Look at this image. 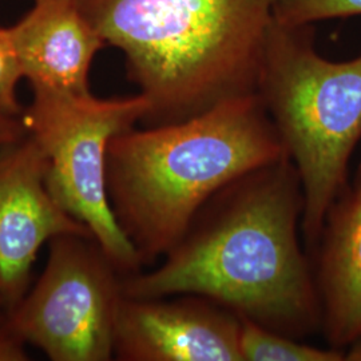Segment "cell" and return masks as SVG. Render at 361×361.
<instances>
[{"label":"cell","mask_w":361,"mask_h":361,"mask_svg":"<svg viewBox=\"0 0 361 361\" xmlns=\"http://www.w3.org/2000/svg\"><path fill=\"white\" fill-rule=\"evenodd\" d=\"M23 78L10 28L0 27V113L22 116L16 87Z\"/></svg>","instance_id":"cell-13"},{"label":"cell","mask_w":361,"mask_h":361,"mask_svg":"<svg viewBox=\"0 0 361 361\" xmlns=\"http://www.w3.org/2000/svg\"><path fill=\"white\" fill-rule=\"evenodd\" d=\"M119 49L150 104L149 126L256 92L277 0H75Z\"/></svg>","instance_id":"cell-3"},{"label":"cell","mask_w":361,"mask_h":361,"mask_svg":"<svg viewBox=\"0 0 361 361\" xmlns=\"http://www.w3.org/2000/svg\"><path fill=\"white\" fill-rule=\"evenodd\" d=\"M114 356L123 361H243L240 319L197 295L123 296Z\"/></svg>","instance_id":"cell-8"},{"label":"cell","mask_w":361,"mask_h":361,"mask_svg":"<svg viewBox=\"0 0 361 361\" xmlns=\"http://www.w3.org/2000/svg\"><path fill=\"white\" fill-rule=\"evenodd\" d=\"M345 361H361V335L345 349Z\"/></svg>","instance_id":"cell-16"},{"label":"cell","mask_w":361,"mask_h":361,"mask_svg":"<svg viewBox=\"0 0 361 361\" xmlns=\"http://www.w3.org/2000/svg\"><path fill=\"white\" fill-rule=\"evenodd\" d=\"M304 192L289 157L213 194L150 271L122 277L123 296L197 295L274 332H322V307L300 234Z\"/></svg>","instance_id":"cell-1"},{"label":"cell","mask_w":361,"mask_h":361,"mask_svg":"<svg viewBox=\"0 0 361 361\" xmlns=\"http://www.w3.org/2000/svg\"><path fill=\"white\" fill-rule=\"evenodd\" d=\"M256 94L300 176L305 200L301 237L310 253L361 141V54L328 61L316 50L313 25L273 19Z\"/></svg>","instance_id":"cell-4"},{"label":"cell","mask_w":361,"mask_h":361,"mask_svg":"<svg viewBox=\"0 0 361 361\" xmlns=\"http://www.w3.org/2000/svg\"><path fill=\"white\" fill-rule=\"evenodd\" d=\"M256 92L180 122L130 129L107 149V193L145 265L178 243L197 212L225 185L286 158Z\"/></svg>","instance_id":"cell-2"},{"label":"cell","mask_w":361,"mask_h":361,"mask_svg":"<svg viewBox=\"0 0 361 361\" xmlns=\"http://www.w3.org/2000/svg\"><path fill=\"white\" fill-rule=\"evenodd\" d=\"M27 360L23 343L13 335L7 317H0V361Z\"/></svg>","instance_id":"cell-14"},{"label":"cell","mask_w":361,"mask_h":361,"mask_svg":"<svg viewBox=\"0 0 361 361\" xmlns=\"http://www.w3.org/2000/svg\"><path fill=\"white\" fill-rule=\"evenodd\" d=\"M361 15V0H277L273 19L283 25H313Z\"/></svg>","instance_id":"cell-12"},{"label":"cell","mask_w":361,"mask_h":361,"mask_svg":"<svg viewBox=\"0 0 361 361\" xmlns=\"http://www.w3.org/2000/svg\"><path fill=\"white\" fill-rule=\"evenodd\" d=\"M243 361H345V350L320 348L240 317Z\"/></svg>","instance_id":"cell-11"},{"label":"cell","mask_w":361,"mask_h":361,"mask_svg":"<svg viewBox=\"0 0 361 361\" xmlns=\"http://www.w3.org/2000/svg\"><path fill=\"white\" fill-rule=\"evenodd\" d=\"M329 347L345 349L361 335V161L328 207L310 253Z\"/></svg>","instance_id":"cell-9"},{"label":"cell","mask_w":361,"mask_h":361,"mask_svg":"<svg viewBox=\"0 0 361 361\" xmlns=\"http://www.w3.org/2000/svg\"><path fill=\"white\" fill-rule=\"evenodd\" d=\"M49 245L38 283L7 313L10 329L52 361L111 360L121 273L89 235H59Z\"/></svg>","instance_id":"cell-6"},{"label":"cell","mask_w":361,"mask_h":361,"mask_svg":"<svg viewBox=\"0 0 361 361\" xmlns=\"http://www.w3.org/2000/svg\"><path fill=\"white\" fill-rule=\"evenodd\" d=\"M47 170L46 155L28 134L0 149V304L7 310L26 295L42 246L66 234L92 237L55 201Z\"/></svg>","instance_id":"cell-7"},{"label":"cell","mask_w":361,"mask_h":361,"mask_svg":"<svg viewBox=\"0 0 361 361\" xmlns=\"http://www.w3.org/2000/svg\"><path fill=\"white\" fill-rule=\"evenodd\" d=\"M23 110L27 134L49 162L47 188L66 212L90 231L122 277L142 271V262L121 229L107 193L110 141L145 121L150 104L142 94L101 99L32 90Z\"/></svg>","instance_id":"cell-5"},{"label":"cell","mask_w":361,"mask_h":361,"mask_svg":"<svg viewBox=\"0 0 361 361\" xmlns=\"http://www.w3.org/2000/svg\"><path fill=\"white\" fill-rule=\"evenodd\" d=\"M27 135L22 116H7L0 113V149L19 142Z\"/></svg>","instance_id":"cell-15"},{"label":"cell","mask_w":361,"mask_h":361,"mask_svg":"<svg viewBox=\"0 0 361 361\" xmlns=\"http://www.w3.org/2000/svg\"><path fill=\"white\" fill-rule=\"evenodd\" d=\"M10 31L32 90L90 92L91 63L106 42L75 0H34L32 8Z\"/></svg>","instance_id":"cell-10"}]
</instances>
